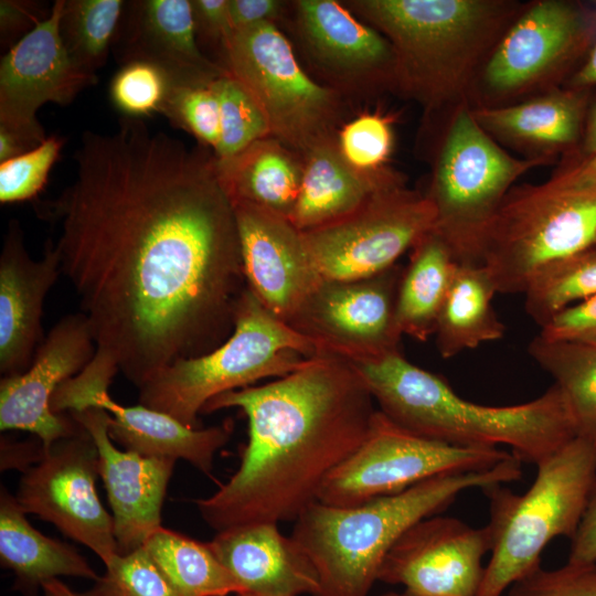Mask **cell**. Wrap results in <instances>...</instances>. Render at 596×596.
I'll return each instance as SVG.
<instances>
[{
  "label": "cell",
  "instance_id": "1",
  "mask_svg": "<svg viewBox=\"0 0 596 596\" xmlns=\"http://www.w3.org/2000/svg\"><path fill=\"white\" fill-rule=\"evenodd\" d=\"M75 161L74 181L50 204L62 275L95 354L140 389L231 334L246 286L234 207L214 153L141 118L85 131Z\"/></svg>",
  "mask_w": 596,
  "mask_h": 596
},
{
  "label": "cell",
  "instance_id": "2",
  "mask_svg": "<svg viewBox=\"0 0 596 596\" xmlns=\"http://www.w3.org/2000/svg\"><path fill=\"white\" fill-rule=\"evenodd\" d=\"M373 402L351 362L324 353L273 382L210 400L202 413L237 407L246 415L248 440L236 472L195 501L202 519L216 532L295 521L365 438Z\"/></svg>",
  "mask_w": 596,
  "mask_h": 596
},
{
  "label": "cell",
  "instance_id": "3",
  "mask_svg": "<svg viewBox=\"0 0 596 596\" xmlns=\"http://www.w3.org/2000/svg\"><path fill=\"white\" fill-rule=\"evenodd\" d=\"M351 364L379 411L425 438L466 448L504 445L521 462L538 465L577 436L556 384L523 404L487 406L462 398L443 377L411 363L401 352Z\"/></svg>",
  "mask_w": 596,
  "mask_h": 596
},
{
  "label": "cell",
  "instance_id": "4",
  "mask_svg": "<svg viewBox=\"0 0 596 596\" xmlns=\"http://www.w3.org/2000/svg\"><path fill=\"white\" fill-rule=\"evenodd\" d=\"M349 8L390 42L394 87L434 111L464 104L522 6L502 0H355Z\"/></svg>",
  "mask_w": 596,
  "mask_h": 596
},
{
  "label": "cell",
  "instance_id": "5",
  "mask_svg": "<svg viewBox=\"0 0 596 596\" xmlns=\"http://www.w3.org/2000/svg\"><path fill=\"white\" fill-rule=\"evenodd\" d=\"M521 477V461L513 456L489 469L435 476L356 507L316 501L295 520L290 538L316 573V596H368L386 554L412 525L437 515L468 489Z\"/></svg>",
  "mask_w": 596,
  "mask_h": 596
},
{
  "label": "cell",
  "instance_id": "6",
  "mask_svg": "<svg viewBox=\"0 0 596 596\" xmlns=\"http://www.w3.org/2000/svg\"><path fill=\"white\" fill-rule=\"evenodd\" d=\"M536 466L522 494L504 485L482 489L490 505L491 547L477 596H502L541 566L550 541L574 536L596 485V439L577 435Z\"/></svg>",
  "mask_w": 596,
  "mask_h": 596
},
{
  "label": "cell",
  "instance_id": "7",
  "mask_svg": "<svg viewBox=\"0 0 596 596\" xmlns=\"http://www.w3.org/2000/svg\"><path fill=\"white\" fill-rule=\"evenodd\" d=\"M316 354L309 339L272 313L245 286L228 338L206 353L158 372L138 389L139 404L199 428L198 416L213 397L287 375Z\"/></svg>",
  "mask_w": 596,
  "mask_h": 596
},
{
  "label": "cell",
  "instance_id": "8",
  "mask_svg": "<svg viewBox=\"0 0 596 596\" xmlns=\"http://www.w3.org/2000/svg\"><path fill=\"white\" fill-rule=\"evenodd\" d=\"M547 163L511 156L476 121L469 104L453 111L425 194L436 213L433 231L458 264H481L487 231L513 183Z\"/></svg>",
  "mask_w": 596,
  "mask_h": 596
},
{
  "label": "cell",
  "instance_id": "9",
  "mask_svg": "<svg viewBox=\"0 0 596 596\" xmlns=\"http://www.w3.org/2000/svg\"><path fill=\"white\" fill-rule=\"evenodd\" d=\"M596 243V188L513 187L485 237L481 264L498 292L526 290L546 266Z\"/></svg>",
  "mask_w": 596,
  "mask_h": 596
},
{
  "label": "cell",
  "instance_id": "10",
  "mask_svg": "<svg viewBox=\"0 0 596 596\" xmlns=\"http://www.w3.org/2000/svg\"><path fill=\"white\" fill-rule=\"evenodd\" d=\"M596 41V3L522 6L485 60L470 106H502L562 86Z\"/></svg>",
  "mask_w": 596,
  "mask_h": 596
},
{
  "label": "cell",
  "instance_id": "11",
  "mask_svg": "<svg viewBox=\"0 0 596 596\" xmlns=\"http://www.w3.org/2000/svg\"><path fill=\"white\" fill-rule=\"evenodd\" d=\"M220 61L258 105L272 138L302 156L334 138L332 130L340 115L338 93L302 70L274 22L233 31Z\"/></svg>",
  "mask_w": 596,
  "mask_h": 596
},
{
  "label": "cell",
  "instance_id": "12",
  "mask_svg": "<svg viewBox=\"0 0 596 596\" xmlns=\"http://www.w3.org/2000/svg\"><path fill=\"white\" fill-rule=\"evenodd\" d=\"M511 457L499 448L458 447L415 435L376 409L365 438L329 473L318 501L356 507L435 476L489 469Z\"/></svg>",
  "mask_w": 596,
  "mask_h": 596
},
{
  "label": "cell",
  "instance_id": "13",
  "mask_svg": "<svg viewBox=\"0 0 596 596\" xmlns=\"http://www.w3.org/2000/svg\"><path fill=\"white\" fill-rule=\"evenodd\" d=\"M436 213L425 193L405 183L373 194L350 214L302 232L323 280H354L394 265L434 230Z\"/></svg>",
  "mask_w": 596,
  "mask_h": 596
},
{
  "label": "cell",
  "instance_id": "14",
  "mask_svg": "<svg viewBox=\"0 0 596 596\" xmlns=\"http://www.w3.org/2000/svg\"><path fill=\"white\" fill-rule=\"evenodd\" d=\"M404 267L365 278L323 280L288 323L324 353L360 362L401 352L396 312Z\"/></svg>",
  "mask_w": 596,
  "mask_h": 596
},
{
  "label": "cell",
  "instance_id": "15",
  "mask_svg": "<svg viewBox=\"0 0 596 596\" xmlns=\"http://www.w3.org/2000/svg\"><path fill=\"white\" fill-rule=\"evenodd\" d=\"M97 447L79 424L73 435L56 440L23 472L15 497L25 513L52 523L106 566L118 553L113 517L97 494Z\"/></svg>",
  "mask_w": 596,
  "mask_h": 596
},
{
  "label": "cell",
  "instance_id": "16",
  "mask_svg": "<svg viewBox=\"0 0 596 596\" xmlns=\"http://www.w3.org/2000/svg\"><path fill=\"white\" fill-rule=\"evenodd\" d=\"M117 372L115 364L94 354L77 375L56 391L51 401L52 412L66 414L93 406L103 408L110 416V438L125 450L148 457L183 459L210 475L216 451L231 438L232 422L207 428H191L166 413L141 404L121 405L108 393Z\"/></svg>",
  "mask_w": 596,
  "mask_h": 596
},
{
  "label": "cell",
  "instance_id": "17",
  "mask_svg": "<svg viewBox=\"0 0 596 596\" xmlns=\"http://www.w3.org/2000/svg\"><path fill=\"white\" fill-rule=\"evenodd\" d=\"M65 0L51 7L47 18L24 35L1 58L0 129L19 137L30 149L45 139L36 118L46 103L67 105L96 84V74L81 68L70 56L60 32Z\"/></svg>",
  "mask_w": 596,
  "mask_h": 596
},
{
  "label": "cell",
  "instance_id": "18",
  "mask_svg": "<svg viewBox=\"0 0 596 596\" xmlns=\"http://www.w3.org/2000/svg\"><path fill=\"white\" fill-rule=\"evenodd\" d=\"M487 526L433 515L412 525L386 554L377 581L408 596H477L490 552Z\"/></svg>",
  "mask_w": 596,
  "mask_h": 596
},
{
  "label": "cell",
  "instance_id": "19",
  "mask_svg": "<svg viewBox=\"0 0 596 596\" xmlns=\"http://www.w3.org/2000/svg\"><path fill=\"white\" fill-rule=\"evenodd\" d=\"M96 352L88 319L83 312L64 316L40 344L30 366L0 381V428L24 430L49 449L73 435L79 424L70 414H55L51 401L62 384L77 375Z\"/></svg>",
  "mask_w": 596,
  "mask_h": 596
},
{
  "label": "cell",
  "instance_id": "20",
  "mask_svg": "<svg viewBox=\"0 0 596 596\" xmlns=\"http://www.w3.org/2000/svg\"><path fill=\"white\" fill-rule=\"evenodd\" d=\"M246 286L276 317L289 323L322 281L302 232L275 211L232 202Z\"/></svg>",
  "mask_w": 596,
  "mask_h": 596
},
{
  "label": "cell",
  "instance_id": "21",
  "mask_svg": "<svg viewBox=\"0 0 596 596\" xmlns=\"http://www.w3.org/2000/svg\"><path fill=\"white\" fill-rule=\"evenodd\" d=\"M67 414L88 432L97 447L117 553L141 547L162 526L161 510L177 460L117 448L108 433L110 416L103 408L93 406Z\"/></svg>",
  "mask_w": 596,
  "mask_h": 596
},
{
  "label": "cell",
  "instance_id": "22",
  "mask_svg": "<svg viewBox=\"0 0 596 596\" xmlns=\"http://www.w3.org/2000/svg\"><path fill=\"white\" fill-rule=\"evenodd\" d=\"M111 49L123 65L157 66L170 86L206 85L226 74L201 51L189 0L126 2Z\"/></svg>",
  "mask_w": 596,
  "mask_h": 596
},
{
  "label": "cell",
  "instance_id": "23",
  "mask_svg": "<svg viewBox=\"0 0 596 596\" xmlns=\"http://www.w3.org/2000/svg\"><path fill=\"white\" fill-rule=\"evenodd\" d=\"M60 256L52 242L42 258L33 259L24 245L21 226L11 221L0 256V372H24L43 341L42 309L57 280Z\"/></svg>",
  "mask_w": 596,
  "mask_h": 596
},
{
  "label": "cell",
  "instance_id": "24",
  "mask_svg": "<svg viewBox=\"0 0 596 596\" xmlns=\"http://www.w3.org/2000/svg\"><path fill=\"white\" fill-rule=\"evenodd\" d=\"M295 6L305 47L324 72L347 85L394 87V52L383 34L334 0H299Z\"/></svg>",
  "mask_w": 596,
  "mask_h": 596
},
{
  "label": "cell",
  "instance_id": "25",
  "mask_svg": "<svg viewBox=\"0 0 596 596\" xmlns=\"http://www.w3.org/2000/svg\"><path fill=\"white\" fill-rule=\"evenodd\" d=\"M593 93L557 86L508 105L471 106V113L498 143L552 162L577 151Z\"/></svg>",
  "mask_w": 596,
  "mask_h": 596
},
{
  "label": "cell",
  "instance_id": "26",
  "mask_svg": "<svg viewBox=\"0 0 596 596\" xmlns=\"http://www.w3.org/2000/svg\"><path fill=\"white\" fill-rule=\"evenodd\" d=\"M209 546L252 596H316V573L277 523H252L216 532Z\"/></svg>",
  "mask_w": 596,
  "mask_h": 596
},
{
  "label": "cell",
  "instance_id": "27",
  "mask_svg": "<svg viewBox=\"0 0 596 596\" xmlns=\"http://www.w3.org/2000/svg\"><path fill=\"white\" fill-rule=\"evenodd\" d=\"M402 183V175L387 167L355 169L333 138L304 156L301 183L288 219L301 232L312 230L350 214L376 192Z\"/></svg>",
  "mask_w": 596,
  "mask_h": 596
},
{
  "label": "cell",
  "instance_id": "28",
  "mask_svg": "<svg viewBox=\"0 0 596 596\" xmlns=\"http://www.w3.org/2000/svg\"><path fill=\"white\" fill-rule=\"evenodd\" d=\"M25 511L7 488L0 491V562L13 572L14 588L36 596L39 588L60 576L99 578L76 549L51 539L25 518Z\"/></svg>",
  "mask_w": 596,
  "mask_h": 596
},
{
  "label": "cell",
  "instance_id": "29",
  "mask_svg": "<svg viewBox=\"0 0 596 596\" xmlns=\"http://www.w3.org/2000/svg\"><path fill=\"white\" fill-rule=\"evenodd\" d=\"M295 155L267 137L233 157L215 158L216 171L232 202H249L289 217L304 169Z\"/></svg>",
  "mask_w": 596,
  "mask_h": 596
},
{
  "label": "cell",
  "instance_id": "30",
  "mask_svg": "<svg viewBox=\"0 0 596 596\" xmlns=\"http://www.w3.org/2000/svg\"><path fill=\"white\" fill-rule=\"evenodd\" d=\"M497 292L482 264L456 266L434 333L438 352L444 359L504 336V324L492 305Z\"/></svg>",
  "mask_w": 596,
  "mask_h": 596
},
{
  "label": "cell",
  "instance_id": "31",
  "mask_svg": "<svg viewBox=\"0 0 596 596\" xmlns=\"http://www.w3.org/2000/svg\"><path fill=\"white\" fill-rule=\"evenodd\" d=\"M397 294V321L403 334L426 341L435 333L441 305L458 262L432 231L411 251Z\"/></svg>",
  "mask_w": 596,
  "mask_h": 596
},
{
  "label": "cell",
  "instance_id": "32",
  "mask_svg": "<svg viewBox=\"0 0 596 596\" xmlns=\"http://www.w3.org/2000/svg\"><path fill=\"white\" fill-rule=\"evenodd\" d=\"M142 547L180 596H227L243 588L209 543L161 526Z\"/></svg>",
  "mask_w": 596,
  "mask_h": 596
},
{
  "label": "cell",
  "instance_id": "33",
  "mask_svg": "<svg viewBox=\"0 0 596 596\" xmlns=\"http://www.w3.org/2000/svg\"><path fill=\"white\" fill-rule=\"evenodd\" d=\"M528 350L562 391L577 435L596 439V345L539 334Z\"/></svg>",
  "mask_w": 596,
  "mask_h": 596
},
{
  "label": "cell",
  "instance_id": "34",
  "mask_svg": "<svg viewBox=\"0 0 596 596\" xmlns=\"http://www.w3.org/2000/svg\"><path fill=\"white\" fill-rule=\"evenodd\" d=\"M525 295L528 315L543 327L562 310L596 296V243L542 269Z\"/></svg>",
  "mask_w": 596,
  "mask_h": 596
},
{
  "label": "cell",
  "instance_id": "35",
  "mask_svg": "<svg viewBox=\"0 0 596 596\" xmlns=\"http://www.w3.org/2000/svg\"><path fill=\"white\" fill-rule=\"evenodd\" d=\"M123 0H65L60 22L72 60L96 74L107 61L125 9Z\"/></svg>",
  "mask_w": 596,
  "mask_h": 596
},
{
  "label": "cell",
  "instance_id": "36",
  "mask_svg": "<svg viewBox=\"0 0 596 596\" xmlns=\"http://www.w3.org/2000/svg\"><path fill=\"white\" fill-rule=\"evenodd\" d=\"M220 102V140L215 158L233 157L254 142L270 137L268 123L247 89L232 75L214 82Z\"/></svg>",
  "mask_w": 596,
  "mask_h": 596
},
{
  "label": "cell",
  "instance_id": "37",
  "mask_svg": "<svg viewBox=\"0 0 596 596\" xmlns=\"http://www.w3.org/2000/svg\"><path fill=\"white\" fill-rule=\"evenodd\" d=\"M79 596H180L141 546L106 565L93 587Z\"/></svg>",
  "mask_w": 596,
  "mask_h": 596
},
{
  "label": "cell",
  "instance_id": "38",
  "mask_svg": "<svg viewBox=\"0 0 596 596\" xmlns=\"http://www.w3.org/2000/svg\"><path fill=\"white\" fill-rule=\"evenodd\" d=\"M214 82L196 86H170L160 113L213 152L220 140V102Z\"/></svg>",
  "mask_w": 596,
  "mask_h": 596
},
{
  "label": "cell",
  "instance_id": "39",
  "mask_svg": "<svg viewBox=\"0 0 596 596\" xmlns=\"http://www.w3.org/2000/svg\"><path fill=\"white\" fill-rule=\"evenodd\" d=\"M170 83L157 66L131 62L121 66L110 83V99L127 117L141 118L161 113Z\"/></svg>",
  "mask_w": 596,
  "mask_h": 596
},
{
  "label": "cell",
  "instance_id": "40",
  "mask_svg": "<svg viewBox=\"0 0 596 596\" xmlns=\"http://www.w3.org/2000/svg\"><path fill=\"white\" fill-rule=\"evenodd\" d=\"M62 146L60 137H46L32 150L0 162V202L7 204L35 198L45 185Z\"/></svg>",
  "mask_w": 596,
  "mask_h": 596
},
{
  "label": "cell",
  "instance_id": "41",
  "mask_svg": "<svg viewBox=\"0 0 596 596\" xmlns=\"http://www.w3.org/2000/svg\"><path fill=\"white\" fill-rule=\"evenodd\" d=\"M337 141L341 155L352 167L374 171L386 167L393 147V131L385 117L365 114L345 124Z\"/></svg>",
  "mask_w": 596,
  "mask_h": 596
},
{
  "label": "cell",
  "instance_id": "42",
  "mask_svg": "<svg viewBox=\"0 0 596 596\" xmlns=\"http://www.w3.org/2000/svg\"><path fill=\"white\" fill-rule=\"evenodd\" d=\"M508 596H596V563L539 566L512 584Z\"/></svg>",
  "mask_w": 596,
  "mask_h": 596
},
{
  "label": "cell",
  "instance_id": "43",
  "mask_svg": "<svg viewBox=\"0 0 596 596\" xmlns=\"http://www.w3.org/2000/svg\"><path fill=\"white\" fill-rule=\"evenodd\" d=\"M540 336L551 340L577 341L596 345V296L555 315L541 327Z\"/></svg>",
  "mask_w": 596,
  "mask_h": 596
},
{
  "label": "cell",
  "instance_id": "44",
  "mask_svg": "<svg viewBox=\"0 0 596 596\" xmlns=\"http://www.w3.org/2000/svg\"><path fill=\"white\" fill-rule=\"evenodd\" d=\"M196 41L213 44L221 55L225 41L233 32L228 15V0H192Z\"/></svg>",
  "mask_w": 596,
  "mask_h": 596
},
{
  "label": "cell",
  "instance_id": "45",
  "mask_svg": "<svg viewBox=\"0 0 596 596\" xmlns=\"http://www.w3.org/2000/svg\"><path fill=\"white\" fill-rule=\"evenodd\" d=\"M51 10L45 11L39 2L1 0L0 33L2 44L13 46L47 18Z\"/></svg>",
  "mask_w": 596,
  "mask_h": 596
},
{
  "label": "cell",
  "instance_id": "46",
  "mask_svg": "<svg viewBox=\"0 0 596 596\" xmlns=\"http://www.w3.org/2000/svg\"><path fill=\"white\" fill-rule=\"evenodd\" d=\"M546 182L566 190L596 188V151L564 158Z\"/></svg>",
  "mask_w": 596,
  "mask_h": 596
},
{
  "label": "cell",
  "instance_id": "47",
  "mask_svg": "<svg viewBox=\"0 0 596 596\" xmlns=\"http://www.w3.org/2000/svg\"><path fill=\"white\" fill-rule=\"evenodd\" d=\"M570 563H596V485L594 486L578 528L571 539Z\"/></svg>",
  "mask_w": 596,
  "mask_h": 596
},
{
  "label": "cell",
  "instance_id": "48",
  "mask_svg": "<svg viewBox=\"0 0 596 596\" xmlns=\"http://www.w3.org/2000/svg\"><path fill=\"white\" fill-rule=\"evenodd\" d=\"M283 2L277 0H228V15L233 31L263 22H274Z\"/></svg>",
  "mask_w": 596,
  "mask_h": 596
},
{
  "label": "cell",
  "instance_id": "49",
  "mask_svg": "<svg viewBox=\"0 0 596 596\" xmlns=\"http://www.w3.org/2000/svg\"><path fill=\"white\" fill-rule=\"evenodd\" d=\"M45 454L43 443L35 437L33 440L12 441L1 438V470L18 469L25 472L39 462Z\"/></svg>",
  "mask_w": 596,
  "mask_h": 596
},
{
  "label": "cell",
  "instance_id": "50",
  "mask_svg": "<svg viewBox=\"0 0 596 596\" xmlns=\"http://www.w3.org/2000/svg\"><path fill=\"white\" fill-rule=\"evenodd\" d=\"M563 86L578 91H594L596 88V41Z\"/></svg>",
  "mask_w": 596,
  "mask_h": 596
},
{
  "label": "cell",
  "instance_id": "51",
  "mask_svg": "<svg viewBox=\"0 0 596 596\" xmlns=\"http://www.w3.org/2000/svg\"><path fill=\"white\" fill-rule=\"evenodd\" d=\"M595 151H596V94L593 93L589 105H588L587 114H586L581 143L577 151L572 156H584V155H588Z\"/></svg>",
  "mask_w": 596,
  "mask_h": 596
},
{
  "label": "cell",
  "instance_id": "52",
  "mask_svg": "<svg viewBox=\"0 0 596 596\" xmlns=\"http://www.w3.org/2000/svg\"><path fill=\"white\" fill-rule=\"evenodd\" d=\"M44 596H79L60 579H52L43 584Z\"/></svg>",
  "mask_w": 596,
  "mask_h": 596
},
{
  "label": "cell",
  "instance_id": "53",
  "mask_svg": "<svg viewBox=\"0 0 596 596\" xmlns=\"http://www.w3.org/2000/svg\"><path fill=\"white\" fill-rule=\"evenodd\" d=\"M381 596H408V595H406L404 593L390 592V593H385V594H383Z\"/></svg>",
  "mask_w": 596,
  "mask_h": 596
},
{
  "label": "cell",
  "instance_id": "54",
  "mask_svg": "<svg viewBox=\"0 0 596 596\" xmlns=\"http://www.w3.org/2000/svg\"><path fill=\"white\" fill-rule=\"evenodd\" d=\"M235 596H252V595L246 594V593H241V594H236Z\"/></svg>",
  "mask_w": 596,
  "mask_h": 596
}]
</instances>
